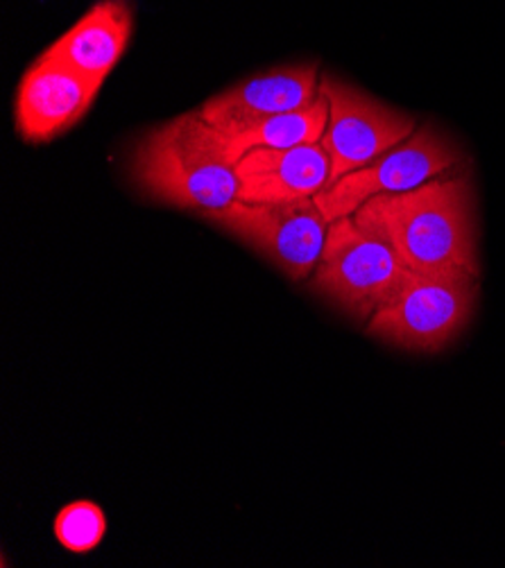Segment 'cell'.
Segmentation results:
<instances>
[{"label": "cell", "instance_id": "6da1fadb", "mask_svg": "<svg viewBox=\"0 0 505 568\" xmlns=\"http://www.w3.org/2000/svg\"><path fill=\"white\" fill-rule=\"evenodd\" d=\"M354 220L395 250L411 272L481 274L467 175H440L404 193L376 195L354 213Z\"/></svg>", "mask_w": 505, "mask_h": 568}, {"label": "cell", "instance_id": "7a4b0ae2", "mask_svg": "<svg viewBox=\"0 0 505 568\" xmlns=\"http://www.w3.org/2000/svg\"><path fill=\"white\" fill-rule=\"evenodd\" d=\"M132 175L152 200L200 213L230 206L241 186L224 136L200 109L150 130L134 148Z\"/></svg>", "mask_w": 505, "mask_h": 568}, {"label": "cell", "instance_id": "3957f363", "mask_svg": "<svg viewBox=\"0 0 505 568\" xmlns=\"http://www.w3.org/2000/svg\"><path fill=\"white\" fill-rule=\"evenodd\" d=\"M476 278L469 272L406 270L395 295L370 317L367 333L408 352H437L469 322L478 293Z\"/></svg>", "mask_w": 505, "mask_h": 568}, {"label": "cell", "instance_id": "277c9868", "mask_svg": "<svg viewBox=\"0 0 505 568\" xmlns=\"http://www.w3.org/2000/svg\"><path fill=\"white\" fill-rule=\"evenodd\" d=\"M406 267L354 215L329 222L313 286L354 320H370L402 283Z\"/></svg>", "mask_w": 505, "mask_h": 568}, {"label": "cell", "instance_id": "5b68a950", "mask_svg": "<svg viewBox=\"0 0 505 568\" xmlns=\"http://www.w3.org/2000/svg\"><path fill=\"white\" fill-rule=\"evenodd\" d=\"M202 215L261 252L295 281L313 274L329 232V220L313 197L272 204L236 200Z\"/></svg>", "mask_w": 505, "mask_h": 568}, {"label": "cell", "instance_id": "8992f818", "mask_svg": "<svg viewBox=\"0 0 505 568\" xmlns=\"http://www.w3.org/2000/svg\"><path fill=\"white\" fill-rule=\"evenodd\" d=\"M461 148L424 125L411 139L381 154L365 168L341 178L317 193L313 200L329 222L354 215L367 200L383 193H404L417 189L463 163Z\"/></svg>", "mask_w": 505, "mask_h": 568}, {"label": "cell", "instance_id": "52a82bcc", "mask_svg": "<svg viewBox=\"0 0 505 568\" xmlns=\"http://www.w3.org/2000/svg\"><path fill=\"white\" fill-rule=\"evenodd\" d=\"M320 91L329 102V123L320 141L331 159L329 186L417 132V123L408 113L370 98L347 82L322 75Z\"/></svg>", "mask_w": 505, "mask_h": 568}, {"label": "cell", "instance_id": "ba28073f", "mask_svg": "<svg viewBox=\"0 0 505 568\" xmlns=\"http://www.w3.org/2000/svg\"><path fill=\"white\" fill-rule=\"evenodd\" d=\"M102 84L84 78L48 52L21 78L14 104L19 134L28 143H43L82 121Z\"/></svg>", "mask_w": 505, "mask_h": 568}, {"label": "cell", "instance_id": "9c48e42d", "mask_svg": "<svg viewBox=\"0 0 505 568\" xmlns=\"http://www.w3.org/2000/svg\"><path fill=\"white\" fill-rule=\"evenodd\" d=\"M317 64H295L239 82L209 98L200 113L220 134H232L276 113L309 106L320 95Z\"/></svg>", "mask_w": 505, "mask_h": 568}, {"label": "cell", "instance_id": "30bf717a", "mask_svg": "<svg viewBox=\"0 0 505 568\" xmlns=\"http://www.w3.org/2000/svg\"><path fill=\"white\" fill-rule=\"evenodd\" d=\"M236 175L241 202H293L315 197L329 186L331 159L322 143L256 148L239 159Z\"/></svg>", "mask_w": 505, "mask_h": 568}, {"label": "cell", "instance_id": "8fae6325", "mask_svg": "<svg viewBox=\"0 0 505 568\" xmlns=\"http://www.w3.org/2000/svg\"><path fill=\"white\" fill-rule=\"evenodd\" d=\"M132 21L134 17L128 0H98L46 52L84 78L104 84L130 43Z\"/></svg>", "mask_w": 505, "mask_h": 568}, {"label": "cell", "instance_id": "7c38bea8", "mask_svg": "<svg viewBox=\"0 0 505 568\" xmlns=\"http://www.w3.org/2000/svg\"><path fill=\"white\" fill-rule=\"evenodd\" d=\"M329 123V102L324 93L297 111L276 113V116L256 121L232 134H222L232 159H239L256 148H297L309 143H320Z\"/></svg>", "mask_w": 505, "mask_h": 568}, {"label": "cell", "instance_id": "4fadbf2b", "mask_svg": "<svg viewBox=\"0 0 505 568\" xmlns=\"http://www.w3.org/2000/svg\"><path fill=\"white\" fill-rule=\"evenodd\" d=\"M107 535V517L102 507L91 500H75L60 509L54 517V537L75 555L95 550Z\"/></svg>", "mask_w": 505, "mask_h": 568}]
</instances>
